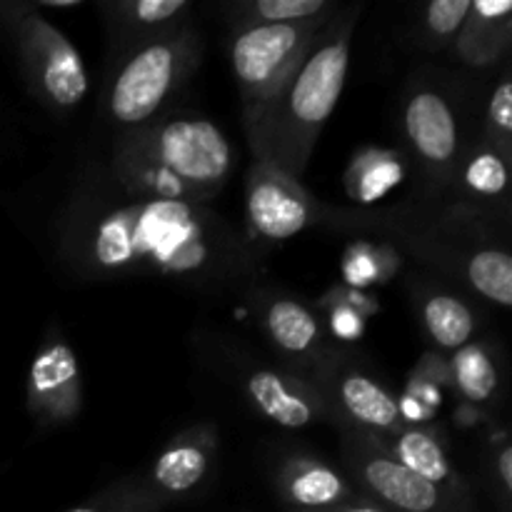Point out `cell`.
I'll list each match as a JSON object with an SVG mask.
<instances>
[{"mask_svg":"<svg viewBox=\"0 0 512 512\" xmlns=\"http://www.w3.org/2000/svg\"><path fill=\"white\" fill-rule=\"evenodd\" d=\"M63 258L83 278H165L205 288L255 270L248 245L208 205L98 188L70 205Z\"/></svg>","mask_w":512,"mask_h":512,"instance_id":"6da1fadb","label":"cell"},{"mask_svg":"<svg viewBox=\"0 0 512 512\" xmlns=\"http://www.w3.org/2000/svg\"><path fill=\"white\" fill-rule=\"evenodd\" d=\"M355 30V10L335 13L320 28L308 53L303 55L268 108L250 125L253 160H265L290 178H303L320 130L338 108L350 68V43Z\"/></svg>","mask_w":512,"mask_h":512,"instance_id":"7a4b0ae2","label":"cell"},{"mask_svg":"<svg viewBox=\"0 0 512 512\" xmlns=\"http://www.w3.org/2000/svg\"><path fill=\"white\" fill-rule=\"evenodd\" d=\"M233 148L208 118L150 120L128 130L113 155V183L135 198L205 205L228 183Z\"/></svg>","mask_w":512,"mask_h":512,"instance_id":"3957f363","label":"cell"},{"mask_svg":"<svg viewBox=\"0 0 512 512\" xmlns=\"http://www.w3.org/2000/svg\"><path fill=\"white\" fill-rule=\"evenodd\" d=\"M200 58V35L190 23H178L165 33L128 45V55L110 80L108 115L123 128L155 120Z\"/></svg>","mask_w":512,"mask_h":512,"instance_id":"277c9868","label":"cell"},{"mask_svg":"<svg viewBox=\"0 0 512 512\" xmlns=\"http://www.w3.org/2000/svg\"><path fill=\"white\" fill-rule=\"evenodd\" d=\"M0 25L13 35L20 68L35 98L58 110L83 103L88 70L78 48L58 25L28 3H0Z\"/></svg>","mask_w":512,"mask_h":512,"instance_id":"5b68a950","label":"cell"},{"mask_svg":"<svg viewBox=\"0 0 512 512\" xmlns=\"http://www.w3.org/2000/svg\"><path fill=\"white\" fill-rule=\"evenodd\" d=\"M328 20L235 28L230 40V65L238 80L245 130L268 108Z\"/></svg>","mask_w":512,"mask_h":512,"instance_id":"8992f818","label":"cell"},{"mask_svg":"<svg viewBox=\"0 0 512 512\" xmlns=\"http://www.w3.org/2000/svg\"><path fill=\"white\" fill-rule=\"evenodd\" d=\"M345 465L355 490L388 512H478L473 500L458 498L375 448L360 430L345 435Z\"/></svg>","mask_w":512,"mask_h":512,"instance_id":"52a82bcc","label":"cell"},{"mask_svg":"<svg viewBox=\"0 0 512 512\" xmlns=\"http://www.w3.org/2000/svg\"><path fill=\"white\" fill-rule=\"evenodd\" d=\"M245 220L255 238L285 243L315 223V200L300 180L265 160H253L245 180Z\"/></svg>","mask_w":512,"mask_h":512,"instance_id":"ba28073f","label":"cell"},{"mask_svg":"<svg viewBox=\"0 0 512 512\" xmlns=\"http://www.w3.org/2000/svg\"><path fill=\"white\" fill-rule=\"evenodd\" d=\"M28 413L43 428L73 423L83 405V378L75 350L65 340H48L28 370Z\"/></svg>","mask_w":512,"mask_h":512,"instance_id":"9c48e42d","label":"cell"},{"mask_svg":"<svg viewBox=\"0 0 512 512\" xmlns=\"http://www.w3.org/2000/svg\"><path fill=\"white\" fill-rule=\"evenodd\" d=\"M218 435L210 423L195 425L175 435L153 460L148 473L138 478L145 493L165 508L193 493L213 468Z\"/></svg>","mask_w":512,"mask_h":512,"instance_id":"30bf717a","label":"cell"},{"mask_svg":"<svg viewBox=\"0 0 512 512\" xmlns=\"http://www.w3.org/2000/svg\"><path fill=\"white\" fill-rule=\"evenodd\" d=\"M330 413L348 420L355 430L370 435H395L405 428L403 410L393 393L375 378L358 368H343L328 373L318 385Z\"/></svg>","mask_w":512,"mask_h":512,"instance_id":"8fae6325","label":"cell"},{"mask_svg":"<svg viewBox=\"0 0 512 512\" xmlns=\"http://www.w3.org/2000/svg\"><path fill=\"white\" fill-rule=\"evenodd\" d=\"M403 128L420 163L433 173L455 165L460 148L458 118L453 105L435 88H418L405 100Z\"/></svg>","mask_w":512,"mask_h":512,"instance_id":"7c38bea8","label":"cell"},{"mask_svg":"<svg viewBox=\"0 0 512 512\" xmlns=\"http://www.w3.org/2000/svg\"><path fill=\"white\" fill-rule=\"evenodd\" d=\"M245 390L258 413L285 430H303L333 415L318 385L280 370H255L245 380Z\"/></svg>","mask_w":512,"mask_h":512,"instance_id":"4fadbf2b","label":"cell"},{"mask_svg":"<svg viewBox=\"0 0 512 512\" xmlns=\"http://www.w3.org/2000/svg\"><path fill=\"white\" fill-rule=\"evenodd\" d=\"M275 493L290 512L328 510L358 498L355 485L343 473L313 455H290L275 470Z\"/></svg>","mask_w":512,"mask_h":512,"instance_id":"5bb4252c","label":"cell"},{"mask_svg":"<svg viewBox=\"0 0 512 512\" xmlns=\"http://www.w3.org/2000/svg\"><path fill=\"white\" fill-rule=\"evenodd\" d=\"M363 435L375 445V448H380L385 455L398 460L403 468H408L410 473L420 475L423 480L448 490V493L458 495V498L473 500L468 483H465L463 475L455 470V465L450 463L445 448L430 430L408 428V425H405L400 433L385 435V438L383 435L370 433Z\"/></svg>","mask_w":512,"mask_h":512,"instance_id":"9a60e30c","label":"cell"},{"mask_svg":"<svg viewBox=\"0 0 512 512\" xmlns=\"http://www.w3.org/2000/svg\"><path fill=\"white\" fill-rule=\"evenodd\" d=\"M510 0H475L463 30L458 33L455 53L473 68H488L510 48Z\"/></svg>","mask_w":512,"mask_h":512,"instance_id":"2e32d148","label":"cell"},{"mask_svg":"<svg viewBox=\"0 0 512 512\" xmlns=\"http://www.w3.org/2000/svg\"><path fill=\"white\" fill-rule=\"evenodd\" d=\"M105 10L110 13L118 40L128 48L183 23L185 15L190 13V3L188 0H120L105 5Z\"/></svg>","mask_w":512,"mask_h":512,"instance_id":"e0dca14e","label":"cell"},{"mask_svg":"<svg viewBox=\"0 0 512 512\" xmlns=\"http://www.w3.org/2000/svg\"><path fill=\"white\" fill-rule=\"evenodd\" d=\"M263 325L270 340L288 355H310L320 345L318 318L295 298L270 300L265 305Z\"/></svg>","mask_w":512,"mask_h":512,"instance_id":"ac0fdd59","label":"cell"},{"mask_svg":"<svg viewBox=\"0 0 512 512\" xmlns=\"http://www.w3.org/2000/svg\"><path fill=\"white\" fill-rule=\"evenodd\" d=\"M235 28L245 25H293L328 20L335 15L330 0H245L230 8Z\"/></svg>","mask_w":512,"mask_h":512,"instance_id":"d6986e66","label":"cell"},{"mask_svg":"<svg viewBox=\"0 0 512 512\" xmlns=\"http://www.w3.org/2000/svg\"><path fill=\"white\" fill-rule=\"evenodd\" d=\"M423 323L433 343L445 350H460L475 333V315L458 295L433 293L423 303Z\"/></svg>","mask_w":512,"mask_h":512,"instance_id":"ffe728a7","label":"cell"},{"mask_svg":"<svg viewBox=\"0 0 512 512\" xmlns=\"http://www.w3.org/2000/svg\"><path fill=\"white\" fill-rule=\"evenodd\" d=\"M465 278L475 293L500 308L512 303V258L500 248H480L465 260Z\"/></svg>","mask_w":512,"mask_h":512,"instance_id":"44dd1931","label":"cell"},{"mask_svg":"<svg viewBox=\"0 0 512 512\" xmlns=\"http://www.w3.org/2000/svg\"><path fill=\"white\" fill-rule=\"evenodd\" d=\"M403 178V165L393 153L383 150H368L365 155L355 158L348 170V193L360 203H373L383 198L390 188L398 185Z\"/></svg>","mask_w":512,"mask_h":512,"instance_id":"7402d4cb","label":"cell"},{"mask_svg":"<svg viewBox=\"0 0 512 512\" xmlns=\"http://www.w3.org/2000/svg\"><path fill=\"white\" fill-rule=\"evenodd\" d=\"M450 373H453L458 390L470 403H488L498 390V368L480 345L468 343L455 350Z\"/></svg>","mask_w":512,"mask_h":512,"instance_id":"603a6c76","label":"cell"},{"mask_svg":"<svg viewBox=\"0 0 512 512\" xmlns=\"http://www.w3.org/2000/svg\"><path fill=\"white\" fill-rule=\"evenodd\" d=\"M463 185L478 198H505V193H508V160L493 148L478 150L465 163Z\"/></svg>","mask_w":512,"mask_h":512,"instance_id":"cb8c5ba5","label":"cell"},{"mask_svg":"<svg viewBox=\"0 0 512 512\" xmlns=\"http://www.w3.org/2000/svg\"><path fill=\"white\" fill-rule=\"evenodd\" d=\"M473 0H433L423 15V38L430 48H443L458 38Z\"/></svg>","mask_w":512,"mask_h":512,"instance_id":"d4e9b609","label":"cell"},{"mask_svg":"<svg viewBox=\"0 0 512 512\" xmlns=\"http://www.w3.org/2000/svg\"><path fill=\"white\" fill-rule=\"evenodd\" d=\"M68 512H163V505L155 503L138 480H125V483L110 485L90 503Z\"/></svg>","mask_w":512,"mask_h":512,"instance_id":"484cf974","label":"cell"},{"mask_svg":"<svg viewBox=\"0 0 512 512\" xmlns=\"http://www.w3.org/2000/svg\"><path fill=\"white\" fill-rule=\"evenodd\" d=\"M485 130H488V148L498 150L505 160H510L512 148V83L505 75L498 85H495L493 95L488 100V110H485Z\"/></svg>","mask_w":512,"mask_h":512,"instance_id":"4316f807","label":"cell"},{"mask_svg":"<svg viewBox=\"0 0 512 512\" xmlns=\"http://www.w3.org/2000/svg\"><path fill=\"white\" fill-rule=\"evenodd\" d=\"M495 473H498L503 493L510 495L512 493V448L508 443L500 445L498 458H495Z\"/></svg>","mask_w":512,"mask_h":512,"instance_id":"83f0119b","label":"cell"},{"mask_svg":"<svg viewBox=\"0 0 512 512\" xmlns=\"http://www.w3.org/2000/svg\"><path fill=\"white\" fill-rule=\"evenodd\" d=\"M315 512H388L383 505H378L375 500L365 498V495H358V498L348 500V503H340L335 508L328 510H315Z\"/></svg>","mask_w":512,"mask_h":512,"instance_id":"f1b7e54d","label":"cell"}]
</instances>
